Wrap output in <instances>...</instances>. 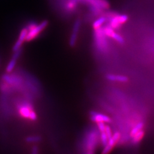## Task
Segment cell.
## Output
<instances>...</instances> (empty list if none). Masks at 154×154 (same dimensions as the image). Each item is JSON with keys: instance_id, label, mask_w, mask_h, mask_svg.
<instances>
[{"instance_id": "cell-1", "label": "cell", "mask_w": 154, "mask_h": 154, "mask_svg": "<svg viewBox=\"0 0 154 154\" xmlns=\"http://www.w3.org/2000/svg\"><path fill=\"white\" fill-rule=\"evenodd\" d=\"M99 139V132L97 130L91 129L87 132L84 139V146L86 149V153L95 154Z\"/></svg>"}, {"instance_id": "cell-10", "label": "cell", "mask_w": 154, "mask_h": 154, "mask_svg": "<svg viewBox=\"0 0 154 154\" xmlns=\"http://www.w3.org/2000/svg\"><path fill=\"white\" fill-rule=\"evenodd\" d=\"M90 119L92 121L97 123L99 122H103L105 123H110L111 119L109 116H106L103 114L99 113L96 111H91L90 112Z\"/></svg>"}, {"instance_id": "cell-12", "label": "cell", "mask_w": 154, "mask_h": 154, "mask_svg": "<svg viewBox=\"0 0 154 154\" xmlns=\"http://www.w3.org/2000/svg\"><path fill=\"white\" fill-rule=\"evenodd\" d=\"M106 78L111 82H115L126 83L128 82V79L125 75L114 74H108L106 75Z\"/></svg>"}, {"instance_id": "cell-23", "label": "cell", "mask_w": 154, "mask_h": 154, "mask_svg": "<svg viewBox=\"0 0 154 154\" xmlns=\"http://www.w3.org/2000/svg\"><path fill=\"white\" fill-rule=\"evenodd\" d=\"M31 154H38V148L37 146H34L32 147Z\"/></svg>"}, {"instance_id": "cell-20", "label": "cell", "mask_w": 154, "mask_h": 154, "mask_svg": "<svg viewBox=\"0 0 154 154\" xmlns=\"http://www.w3.org/2000/svg\"><path fill=\"white\" fill-rule=\"evenodd\" d=\"M22 52H23V49L21 48L20 49L17 50L16 51H14V54L12 56V58L16 59L17 60H18V58L22 55Z\"/></svg>"}, {"instance_id": "cell-13", "label": "cell", "mask_w": 154, "mask_h": 154, "mask_svg": "<svg viewBox=\"0 0 154 154\" xmlns=\"http://www.w3.org/2000/svg\"><path fill=\"white\" fill-rule=\"evenodd\" d=\"M106 21H107V20L105 16L100 17L98 18H97L93 23L94 30H96L102 28L103 25L106 22Z\"/></svg>"}, {"instance_id": "cell-8", "label": "cell", "mask_w": 154, "mask_h": 154, "mask_svg": "<svg viewBox=\"0 0 154 154\" xmlns=\"http://www.w3.org/2000/svg\"><path fill=\"white\" fill-rule=\"evenodd\" d=\"M81 26V21L79 19H77L74 23L71 35L69 40V45L71 47H74L77 44V38H78V34L80 31Z\"/></svg>"}, {"instance_id": "cell-11", "label": "cell", "mask_w": 154, "mask_h": 154, "mask_svg": "<svg viewBox=\"0 0 154 154\" xmlns=\"http://www.w3.org/2000/svg\"><path fill=\"white\" fill-rule=\"evenodd\" d=\"M28 30L25 28H23L21 30L20 35H19V38L18 39V40L15 43L13 47L12 50L13 51H16L17 50L20 49L22 46L23 42H24V41H25L26 37L28 35Z\"/></svg>"}, {"instance_id": "cell-22", "label": "cell", "mask_w": 154, "mask_h": 154, "mask_svg": "<svg viewBox=\"0 0 154 154\" xmlns=\"http://www.w3.org/2000/svg\"><path fill=\"white\" fill-rule=\"evenodd\" d=\"M105 132L107 134L109 139L111 138V137L112 135V131H111V127H110V126H109V125H106V126Z\"/></svg>"}, {"instance_id": "cell-17", "label": "cell", "mask_w": 154, "mask_h": 154, "mask_svg": "<svg viewBox=\"0 0 154 154\" xmlns=\"http://www.w3.org/2000/svg\"><path fill=\"white\" fill-rule=\"evenodd\" d=\"M16 59L15 58H13L11 57V61H9V62L8 63V65L6 66V71L8 72H11L13 70V69H14L15 66L16 65L17 63Z\"/></svg>"}, {"instance_id": "cell-7", "label": "cell", "mask_w": 154, "mask_h": 154, "mask_svg": "<svg viewBox=\"0 0 154 154\" xmlns=\"http://www.w3.org/2000/svg\"><path fill=\"white\" fill-rule=\"evenodd\" d=\"M78 1L86 4L89 8L106 9L109 7V4L107 0H78Z\"/></svg>"}, {"instance_id": "cell-19", "label": "cell", "mask_w": 154, "mask_h": 154, "mask_svg": "<svg viewBox=\"0 0 154 154\" xmlns=\"http://www.w3.org/2000/svg\"><path fill=\"white\" fill-rule=\"evenodd\" d=\"M41 140V138L39 136H30L26 139V142L29 143H37Z\"/></svg>"}, {"instance_id": "cell-16", "label": "cell", "mask_w": 154, "mask_h": 154, "mask_svg": "<svg viewBox=\"0 0 154 154\" xmlns=\"http://www.w3.org/2000/svg\"><path fill=\"white\" fill-rule=\"evenodd\" d=\"M109 139L108 138L105 131V132H99V140H100V144H102V146L103 147L105 146L107 144V143H108Z\"/></svg>"}, {"instance_id": "cell-6", "label": "cell", "mask_w": 154, "mask_h": 154, "mask_svg": "<svg viewBox=\"0 0 154 154\" xmlns=\"http://www.w3.org/2000/svg\"><path fill=\"white\" fill-rule=\"evenodd\" d=\"M121 138V134L119 132H116L109 139L108 143L103 147L101 154H109L113 149L116 144L119 142Z\"/></svg>"}, {"instance_id": "cell-9", "label": "cell", "mask_w": 154, "mask_h": 154, "mask_svg": "<svg viewBox=\"0 0 154 154\" xmlns=\"http://www.w3.org/2000/svg\"><path fill=\"white\" fill-rule=\"evenodd\" d=\"M103 32L105 33V35L107 37H110L112 39H113L114 41H116V42L120 44H123L124 43V39L122 37L121 35L116 33L114 31V29L109 26H106L105 27H103Z\"/></svg>"}, {"instance_id": "cell-2", "label": "cell", "mask_w": 154, "mask_h": 154, "mask_svg": "<svg viewBox=\"0 0 154 154\" xmlns=\"http://www.w3.org/2000/svg\"><path fill=\"white\" fill-rule=\"evenodd\" d=\"M106 35L103 32V27L94 30V41L95 47L99 52L105 53L109 50Z\"/></svg>"}, {"instance_id": "cell-14", "label": "cell", "mask_w": 154, "mask_h": 154, "mask_svg": "<svg viewBox=\"0 0 154 154\" xmlns=\"http://www.w3.org/2000/svg\"><path fill=\"white\" fill-rule=\"evenodd\" d=\"M145 135V132L143 130H141L139 132H137L136 134H135L133 137H132V143L134 144H137L140 143L142 140L144 138V136Z\"/></svg>"}, {"instance_id": "cell-15", "label": "cell", "mask_w": 154, "mask_h": 154, "mask_svg": "<svg viewBox=\"0 0 154 154\" xmlns=\"http://www.w3.org/2000/svg\"><path fill=\"white\" fill-rule=\"evenodd\" d=\"M144 126V123L143 122H140L138 123L135 126H134L130 131L131 137H133L135 134H136L137 132L140 131L141 130H143Z\"/></svg>"}, {"instance_id": "cell-5", "label": "cell", "mask_w": 154, "mask_h": 154, "mask_svg": "<svg viewBox=\"0 0 154 154\" xmlns=\"http://www.w3.org/2000/svg\"><path fill=\"white\" fill-rule=\"evenodd\" d=\"M48 24L49 22L48 20H44L40 23H38L36 27H35L32 30L28 32L25 41L27 42H29L36 38L39 34L48 26Z\"/></svg>"}, {"instance_id": "cell-3", "label": "cell", "mask_w": 154, "mask_h": 154, "mask_svg": "<svg viewBox=\"0 0 154 154\" xmlns=\"http://www.w3.org/2000/svg\"><path fill=\"white\" fill-rule=\"evenodd\" d=\"M105 17L107 20L109 21V26L114 30L121 28L122 25L126 22L128 19V17L126 14L115 13H109Z\"/></svg>"}, {"instance_id": "cell-21", "label": "cell", "mask_w": 154, "mask_h": 154, "mask_svg": "<svg viewBox=\"0 0 154 154\" xmlns=\"http://www.w3.org/2000/svg\"><path fill=\"white\" fill-rule=\"evenodd\" d=\"M97 127H98L99 132H105L106 126V123L103 122H99V123H97Z\"/></svg>"}, {"instance_id": "cell-18", "label": "cell", "mask_w": 154, "mask_h": 154, "mask_svg": "<svg viewBox=\"0 0 154 154\" xmlns=\"http://www.w3.org/2000/svg\"><path fill=\"white\" fill-rule=\"evenodd\" d=\"M38 23H37V22L36 21H34V20H30L29 21H28L25 26L24 28H26L27 30H28V32H30V30H32V29H33L35 27H36L37 26Z\"/></svg>"}, {"instance_id": "cell-4", "label": "cell", "mask_w": 154, "mask_h": 154, "mask_svg": "<svg viewBox=\"0 0 154 154\" xmlns=\"http://www.w3.org/2000/svg\"><path fill=\"white\" fill-rule=\"evenodd\" d=\"M18 110L20 115L25 119H29L31 121H34L37 118L36 113L32 110V106L29 103H21L19 105Z\"/></svg>"}]
</instances>
